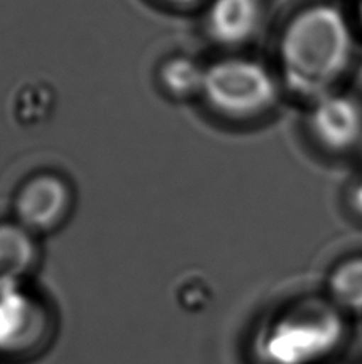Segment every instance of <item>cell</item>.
<instances>
[{
    "label": "cell",
    "instance_id": "6",
    "mask_svg": "<svg viewBox=\"0 0 362 364\" xmlns=\"http://www.w3.org/2000/svg\"><path fill=\"white\" fill-rule=\"evenodd\" d=\"M72 188L66 179L53 173H43L19 187L13 211L16 223L35 235L60 227L72 210Z\"/></svg>",
    "mask_w": 362,
    "mask_h": 364
},
{
    "label": "cell",
    "instance_id": "9",
    "mask_svg": "<svg viewBox=\"0 0 362 364\" xmlns=\"http://www.w3.org/2000/svg\"><path fill=\"white\" fill-rule=\"evenodd\" d=\"M206 68L190 56H172L160 68V85L176 100L202 96Z\"/></svg>",
    "mask_w": 362,
    "mask_h": 364
},
{
    "label": "cell",
    "instance_id": "10",
    "mask_svg": "<svg viewBox=\"0 0 362 364\" xmlns=\"http://www.w3.org/2000/svg\"><path fill=\"white\" fill-rule=\"evenodd\" d=\"M329 292L340 307L362 311V256L348 257L332 270Z\"/></svg>",
    "mask_w": 362,
    "mask_h": 364
},
{
    "label": "cell",
    "instance_id": "4",
    "mask_svg": "<svg viewBox=\"0 0 362 364\" xmlns=\"http://www.w3.org/2000/svg\"><path fill=\"white\" fill-rule=\"evenodd\" d=\"M307 129L316 147L334 157L359 152L362 147V101L335 90L309 102Z\"/></svg>",
    "mask_w": 362,
    "mask_h": 364
},
{
    "label": "cell",
    "instance_id": "1",
    "mask_svg": "<svg viewBox=\"0 0 362 364\" xmlns=\"http://www.w3.org/2000/svg\"><path fill=\"white\" fill-rule=\"evenodd\" d=\"M358 55V28L340 5L313 2L294 13L278 43L280 80L312 102L339 90Z\"/></svg>",
    "mask_w": 362,
    "mask_h": 364
},
{
    "label": "cell",
    "instance_id": "14",
    "mask_svg": "<svg viewBox=\"0 0 362 364\" xmlns=\"http://www.w3.org/2000/svg\"><path fill=\"white\" fill-rule=\"evenodd\" d=\"M359 152H361V154H362V147H361V151H359Z\"/></svg>",
    "mask_w": 362,
    "mask_h": 364
},
{
    "label": "cell",
    "instance_id": "5",
    "mask_svg": "<svg viewBox=\"0 0 362 364\" xmlns=\"http://www.w3.org/2000/svg\"><path fill=\"white\" fill-rule=\"evenodd\" d=\"M47 314L21 283L0 284V355L31 353L45 339Z\"/></svg>",
    "mask_w": 362,
    "mask_h": 364
},
{
    "label": "cell",
    "instance_id": "2",
    "mask_svg": "<svg viewBox=\"0 0 362 364\" xmlns=\"http://www.w3.org/2000/svg\"><path fill=\"white\" fill-rule=\"evenodd\" d=\"M344 337V323L332 305L308 299L278 311L256 336L262 364H316Z\"/></svg>",
    "mask_w": 362,
    "mask_h": 364
},
{
    "label": "cell",
    "instance_id": "7",
    "mask_svg": "<svg viewBox=\"0 0 362 364\" xmlns=\"http://www.w3.org/2000/svg\"><path fill=\"white\" fill-rule=\"evenodd\" d=\"M262 19V0H211L206 29L222 47H240L257 34Z\"/></svg>",
    "mask_w": 362,
    "mask_h": 364
},
{
    "label": "cell",
    "instance_id": "13",
    "mask_svg": "<svg viewBox=\"0 0 362 364\" xmlns=\"http://www.w3.org/2000/svg\"><path fill=\"white\" fill-rule=\"evenodd\" d=\"M166 4H171V5H176V6H190L193 4L199 2V0H163Z\"/></svg>",
    "mask_w": 362,
    "mask_h": 364
},
{
    "label": "cell",
    "instance_id": "11",
    "mask_svg": "<svg viewBox=\"0 0 362 364\" xmlns=\"http://www.w3.org/2000/svg\"><path fill=\"white\" fill-rule=\"evenodd\" d=\"M345 205L351 216L362 223V173L353 178L346 186Z\"/></svg>",
    "mask_w": 362,
    "mask_h": 364
},
{
    "label": "cell",
    "instance_id": "12",
    "mask_svg": "<svg viewBox=\"0 0 362 364\" xmlns=\"http://www.w3.org/2000/svg\"><path fill=\"white\" fill-rule=\"evenodd\" d=\"M353 19H354V23H356L358 31H362V0H358L356 9H354Z\"/></svg>",
    "mask_w": 362,
    "mask_h": 364
},
{
    "label": "cell",
    "instance_id": "8",
    "mask_svg": "<svg viewBox=\"0 0 362 364\" xmlns=\"http://www.w3.org/2000/svg\"><path fill=\"white\" fill-rule=\"evenodd\" d=\"M38 257L35 235L19 223H0V284L21 283Z\"/></svg>",
    "mask_w": 362,
    "mask_h": 364
},
{
    "label": "cell",
    "instance_id": "3",
    "mask_svg": "<svg viewBox=\"0 0 362 364\" xmlns=\"http://www.w3.org/2000/svg\"><path fill=\"white\" fill-rule=\"evenodd\" d=\"M281 80L251 58H222L206 68L202 97L212 112L229 120H252L268 114L280 97Z\"/></svg>",
    "mask_w": 362,
    "mask_h": 364
}]
</instances>
